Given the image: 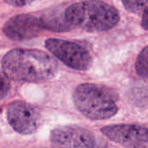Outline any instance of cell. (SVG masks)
<instances>
[{"instance_id": "obj_15", "label": "cell", "mask_w": 148, "mask_h": 148, "mask_svg": "<svg viewBox=\"0 0 148 148\" xmlns=\"http://www.w3.org/2000/svg\"><path fill=\"white\" fill-rule=\"evenodd\" d=\"M0 112H1V110H0Z\"/></svg>"}, {"instance_id": "obj_5", "label": "cell", "mask_w": 148, "mask_h": 148, "mask_svg": "<svg viewBox=\"0 0 148 148\" xmlns=\"http://www.w3.org/2000/svg\"><path fill=\"white\" fill-rule=\"evenodd\" d=\"M50 142L55 148H99L95 134L78 126H62L50 133Z\"/></svg>"}, {"instance_id": "obj_1", "label": "cell", "mask_w": 148, "mask_h": 148, "mask_svg": "<svg viewBox=\"0 0 148 148\" xmlns=\"http://www.w3.org/2000/svg\"><path fill=\"white\" fill-rule=\"evenodd\" d=\"M2 69L7 79L40 82L53 78L57 73L58 65L52 56L43 51L15 49L3 57Z\"/></svg>"}, {"instance_id": "obj_11", "label": "cell", "mask_w": 148, "mask_h": 148, "mask_svg": "<svg viewBox=\"0 0 148 148\" xmlns=\"http://www.w3.org/2000/svg\"><path fill=\"white\" fill-rule=\"evenodd\" d=\"M125 8L137 15H142L143 12L147 9L148 2L147 0L143 1H122Z\"/></svg>"}, {"instance_id": "obj_13", "label": "cell", "mask_w": 148, "mask_h": 148, "mask_svg": "<svg viewBox=\"0 0 148 148\" xmlns=\"http://www.w3.org/2000/svg\"><path fill=\"white\" fill-rule=\"evenodd\" d=\"M4 2L7 4L12 5L15 7H21V6H24L32 3V1H25V0H14V1H4Z\"/></svg>"}, {"instance_id": "obj_9", "label": "cell", "mask_w": 148, "mask_h": 148, "mask_svg": "<svg viewBox=\"0 0 148 148\" xmlns=\"http://www.w3.org/2000/svg\"><path fill=\"white\" fill-rule=\"evenodd\" d=\"M39 19L42 28L53 31H68L73 29V27L67 22L64 13H61L58 9L43 14Z\"/></svg>"}, {"instance_id": "obj_14", "label": "cell", "mask_w": 148, "mask_h": 148, "mask_svg": "<svg viewBox=\"0 0 148 148\" xmlns=\"http://www.w3.org/2000/svg\"><path fill=\"white\" fill-rule=\"evenodd\" d=\"M141 25L143 27L144 29H147L148 27V10L147 9L143 14H142V22H141Z\"/></svg>"}, {"instance_id": "obj_7", "label": "cell", "mask_w": 148, "mask_h": 148, "mask_svg": "<svg viewBox=\"0 0 148 148\" xmlns=\"http://www.w3.org/2000/svg\"><path fill=\"white\" fill-rule=\"evenodd\" d=\"M110 140L131 148H147V129L138 125H113L101 128Z\"/></svg>"}, {"instance_id": "obj_2", "label": "cell", "mask_w": 148, "mask_h": 148, "mask_svg": "<svg viewBox=\"0 0 148 148\" xmlns=\"http://www.w3.org/2000/svg\"><path fill=\"white\" fill-rule=\"evenodd\" d=\"M64 15L72 27H79L89 32L110 29L120 20L118 10L101 1L76 2L65 10Z\"/></svg>"}, {"instance_id": "obj_10", "label": "cell", "mask_w": 148, "mask_h": 148, "mask_svg": "<svg viewBox=\"0 0 148 148\" xmlns=\"http://www.w3.org/2000/svg\"><path fill=\"white\" fill-rule=\"evenodd\" d=\"M148 49L145 47L142 51L140 53L137 62H136V71L137 74L144 78H147V57H148Z\"/></svg>"}, {"instance_id": "obj_3", "label": "cell", "mask_w": 148, "mask_h": 148, "mask_svg": "<svg viewBox=\"0 0 148 148\" xmlns=\"http://www.w3.org/2000/svg\"><path fill=\"white\" fill-rule=\"evenodd\" d=\"M73 98L77 109L91 120L109 119L118 112L114 92L101 85L82 83L76 87Z\"/></svg>"}, {"instance_id": "obj_12", "label": "cell", "mask_w": 148, "mask_h": 148, "mask_svg": "<svg viewBox=\"0 0 148 148\" xmlns=\"http://www.w3.org/2000/svg\"><path fill=\"white\" fill-rule=\"evenodd\" d=\"M10 89V85L8 79L3 74L0 72V101L4 99L9 94Z\"/></svg>"}, {"instance_id": "obj_4", "label": "cell", "mask_w": 148, "mask_h": 148, "mask_svg": "<svg viewBox=\"0 0 148 148\" xmlns=\"http://www.w3.org/2000/svg\"><path fill=\"white\" fill-rule=\"evenodd\" d=\"M48 50L68 67L75 70H88L92 64L89 52L78 43L62 39L49 38L45 41Z\"/></svg>"}, {"instance_id": "obj_6", "label": "cell", "mask_w": 148, "mask_h": 148, "mask_svg": "<svg viewBox=\"0 0 148 148\" xmlns=\"http://www.w3.org/2000/svg\"><path fill=\"white\" fill-rule=\"evenodd\" d=\"M6 115L11 127L23 135L35 133L41 118L40 112L35 106L23 101H15L8 105Z\"/></svg>"}, {"instance_id": "obj_8", "label": "cell", "mask_w": 148, "mask_h": 148, "mask_svg": "<svg viewBox=\"0 0 148 148\" xmlns=\"http://www.w3.org/2000/svg\"><path fill=\"white\" fill-rule=\"evenodd\" d=\"M40 19L30 14H20L10 18L3 25V33L10 39L22 41L33 38L42 29Z\"/></svg>"}]
</instances>
